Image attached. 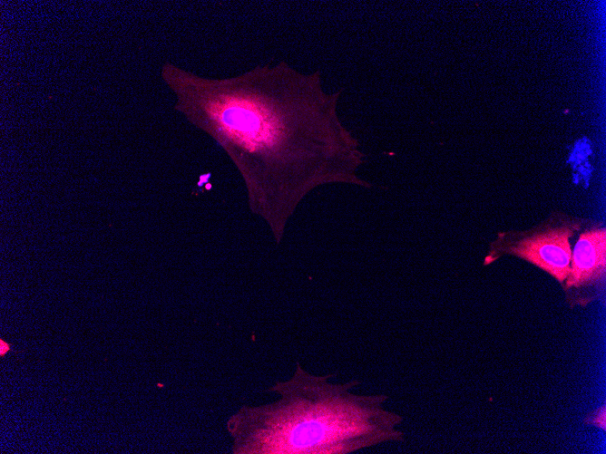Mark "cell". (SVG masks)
<instances>
[{
	"mask_svg": "<svg viewBox=\"0 0 606 454\" xmlns=\"http://www.w3.org/2000/svg\"><path fill=\"white\" fill-rule=\"evenodd\" d=\"M567 287H582L603 278L606 268L605 229L582 233L573 249Z\"/></svg>",
	"mask_w": 606,
	"mask_h": 454,
	"instance_id": "obj_4",
	"label": "cell"
},
{
	"mask_svg": "<svg viewBox=\"0 0 606 454\" xmlns=\"http://www.w3.org/2000/svg\"><path fill=\"white\" fill-rule=\"evenodd\" d=\"M588 424H592L601 429L602 430H606V410L605 406L600 408L592 416H590L586 420Z\"/></svg>",
	"mask_w": 606,
	"mask_h": 454,
	"instance_id": "obj_5",
	"label": "cell"
},
{
	"mask_svg": "<svg viewBox=\"0 0 606 454\" xmlns=\"http://www.w3.org/2000/svg\"><path fill=\"white\" fill-rule=\"evenodd\" d=\"M299 363L292 377L268 391L276 401L241 407L227 421L234 454H348L378 444L401 441L403 418L384 407L386 394L360 395L351 380L328 382Z\"/></svg>",
	"mask_w": 606,
	"mask_h": 454,
	"instance_id": "obj_2",
	"label": "cell"
},
{
	"mask_svg": "<svg viewBox=\"0 0 606 454\" xmlns=\"http://www.w3.org/2000/svg\"><path fill=\"white\" fill-rule=\"evenodd\" d=\"M568 227L547 229L524 237L506 250L540 267L560 283L566 281L571 270L572 250Z\"/></svg>",
	"mask_w": 606,
	"mask_h": 454,
	"instance_id": "obj_3",
	"label": "cell"
},
{
	"mask_svg": "<svg viewBox=\"0 0 606 454\" xmlns=\"http://www.w3.org/2000/svg\"><path fill=\"white\" fill-rule=\"evenodd\" d=\"M0 351H1V355H4L9 350V345L8 343H5L4 341H0Z\"/></svg>",
	"mask_w": 606,
	"mask_h": 454,
	"instance_id": "obj_6",
	"label": "cell"
},
{
	"mask_svg": "<svg viewBox=\"0 0 606 454\" xmlns=\"http://www.w3.org/2000/svg\"><path fill=\"white\" fill-rule=\"evenodd\" d=\"M161 78L174 109L211 136L239 171L249 205L276 240L298 204L334 183L369 188L365 154L337 112L341 91L327 92L321 73L284 61L227 78H206L171 63Z\"/></svg>",
	"mask_w": 606,
	"mask_h": 454,
	"instance_id": "obj_1",
	"label": "cell"
}]
</instances>
